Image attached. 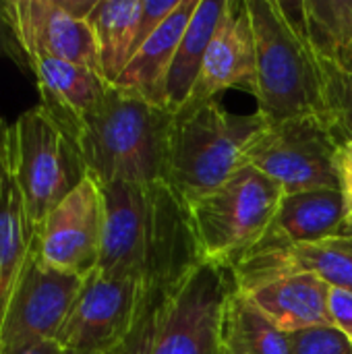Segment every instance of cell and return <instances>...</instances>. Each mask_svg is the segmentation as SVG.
<instances>
[{"label":"cell","instance_id":"cell-1","mask_svg":"<svg viewBox=\"0 0 352 354\" xmlns=\"http://www.w3.org/2000/svg\"><path fill=\"white\" fill-rule=\"evenodd\" d=\"M104 232L98 272L176 292L205 261L189 205L166 185H102Z\"/></svg>","mask_w":352,"mask_h":354},{"label":"cell","instance_id":"cell-2","mask_svg":"<svg viewBox=\"0 0 352 354\" xmlns=\"http://www.w3.org/2000/svg\"><path fill=\"white\" fill-rule=\"evenodd\" d=\"M172 120L174 114L166 108L110 85L77 135L87 174L100 187L166 183Z\"/></svg>","mask_w":352,"mask_h":354},{"label":"cell","instance_id":"cell-3","mask_svg":"<svg viewBox=\"0 0 352 354\" xmlns=\"http://www.w3.org/2000/svg\"><path fill=\"white\" fill-rule=\"evenodd\" d=\"M247 6L255 37V112L266 122L324 116L315 58L295 2L247 0Z\"/></svg>","mask_w":352,"mask_h":354},{"label":"cell","instance_id":"cell-4","mask_svg":"<svg viewBox=\"0 0 352 354\" xmlns=\"http://www.w3.org/2000/svg\"><path fill=\"white\" fill-rule=\"evenodd\" d=\"M266 127L253 114H234L218 97L172 120L166 185L189 205L222 187L239 168L249 141Z\"/></svg>","mask_w":352,"mask_h":354},{"label":"cell","instance_id":"cell-5","mask_svg":"<svg viewBox=\"0 0 352 354\" xmlns=\"http://www.w3.org/2000/svg\"><path fill=\"white\" fill-rule=\"evenodd\" d=\"M6 160L35 228L87 176L77 141L41 104L25 110L8 127Z\"/></svg>","mask_w":352,"mask_h":354},{"label":"cell","instance_id":"cell-6","mask_svg":"<svg viewBox=\"0 0 352 354\" xmlns=\"http://www.w3.org/2000/svg\"><path fill=\"white\" fill-rule=\"evenodd\" d=\"M284 189L253 166L239 168L214 193L189 203L203 259L234 263L270 226Z\"/></svg>","mask_w":352,"mask_h":354},{"label":"cell","instance_id":"cell-7","mask_svg":"<svg viewBox=\"0 0 352 354\" xmlns=\"http://www.w3.org/2000/svg\"><path fill=\"white\" fill-rule=\"evenodd\" d=\"M336 139L324 116H297L266 127L243 151V166H253L276 180L286 195L338 189ZM340 191V189H338Z\"/></svg>","mask_w":352,"mask_h":354},{"label":"cell","instance_id":"cell-8","mask_svg":"<svg viewBox=\"0 0 352 354\" xmlns=\"http://www.w3.org/2000/svg\"><path fill=\"white\" fill-rule=\"evenodd\" d=\"M315 58L324 116L340 143L352 141V0L295 2Z\"/></svg>","mask_w":352,"mask_h":354},{"label":"cell","instance_id":"cell-9","mask_svg":"<svg viewBox=\"0 0 352 354\" xmlns=\"http://www.w3.org/2000/svg\"><path fill=\"white\" fill-rule=\"evenodd\" d=\"M232 288L226 266L203 261L166 303L151 354L222 353V313Z\"/></svg>","mask_w":352,"mask_h":354},{"label":"cell","instance_id":"cell-10","mask_svg":"<svg viewBox=\"0 0 352 354\" xmlns=\"http://www.w3.org/2000/svg\"><path fill=\"white\" fill-rule=\"evenodd\" d=\"M141 301V280L93 270L85 278L56 342L68 353H112L133 330Z\"/></svg>","mask_w":352,"mask_h":354},{"label":"cell","instance_id":"cell-11","mask_svg":"<svg viewBox=\"0 0 352 354\" xmlns=\"http://www.w3.org/2000/svg\"><path fill=\"white\" fill-rule=\"evenodd\" d=\"M83 282L81 276L44 263L33 249L0 326V351L37 340H56Z\"/></svg>","mask_w":352,"mask_h":354},{"label":"cell","instance_id":"cell-12","mask_svg":"<svg viewBox=\"0 0 352 354\" xmlns=\"http://www.w3.org/2000/svg\"><path fill=\"white\" fill-rule=\"evenodd\" d=\"M102 187L87 174L35 228V253L60 272L87 278L100 263Z\"/></svg>","mask_w":352,"mask_h":354},{"label":"cell","instance_id":"cell-13","mask_svg":"<svg viewBox=\"0 0 352 354\" xmlns=\"http://www.w3.org/2000/svg\"><path fill=\"white\" fill-rule=\"evenodd\" d=\"M29 60L52 58L102 75L95 35L87 19L71 15L60 0H4Z\"/></svg>","mask_w":352,"mask_h":354},{"label":"cell","instance_id":"cell-14","mask_svg":"<svg viewBox=\"0 0 352 354\" xmlns=\"http://www.w3.org/2000/svg\"><path fill=\"white\" fill-rule=\"evenodd\" d=\"M226 89L255 93V37L247 0H226L201 75L178 112H193Z\"/></svg>","mask_w":352,"mask_h":354},{"label":"cell","instance_id":"cell-15","mask_svg":"<svg viewBox=\"0 0 352 354\" xmlns=\"http://www.w3.org/2000/svg\"><path fill=\"white\" fill-rule=\"evenodd\" d=\"M228 270L239 290H251L274 278L301 272L319 276L330 288L352 290V239L338 234L278 253L243 255Z\"/></svg>","mask_w":352,"mask_h":354},{"label":"cell","instance_id":"cell-16","mask_svg":"<svg viewBox=\"0 0 352 354\" xmlns=\"http://www.w3.org/2000/svg\"><path fill=\"white\" fill-rule=\"evenodd\" d=\"M344 224V199L338 189L284 193L270 226L245 255H268L338 236Z\"/></svg>","mask_w":352,"mask_h":354},{"label":"cell","instance_id":"cell-17","mask_svg":"<svg viewBox=\"0 0 352 354\" xmlns=\"http://www.w3.org/2000/svg\"><path fill=\"white\" fill-rule=\"evenodd\" d=\"M31 75L39 91V104L77 141L83 122L102 104L110 83L91 68L52 58L31 60Z\"/></svg>","mask_w":352,"mask_h":354},{"label":"cell","instance_id":"cell-18","mask_svg":"<svg viewBox=\"0 0 352 354\" xmlns=\"http://www.w3.org/2000/svg\"><path fill=\"white\" fill-rule=\"evenodd\" d=\"M199 0H180L162 27L131 56L114 87L133 93L158 108H166V81L180 37Z\"/></svg>","mask_w":352,"mask_h":354},{"label":"cell","instance_id":"cell-19","mask_svg":"<svg viewBox=\"0 0 352 354\" xmlns=\"http://www.w3.org/2000/svg\"><path fill=\"white\" fill-rule=\"evenodd\" d=\"M243 292H247L284 334L332 324L328 311L330 284L315 274L301 272L280 276Z\"/></svg>","mask_w":352,"mask_h":354},{"label":"cell","instance_id":"cell-20","mask_svg":"<svg viewBox=\"0 0 352 354\" xmlns=\"http://www.w3.org/2000/svg\"><path fill=\"white\" fill-rule=\"evenodd\" d=\"M33 249L35 226L25 212L6 160L0 168V326Z\"/></svg>","mask_w":352,"mask_h":354},{"label":"cell","instance_id":"cell-21","mask_svg":"<svg viewBox=\"0 0 352 354\" xmlns=\"http://www.w3.org/2000/svg\"><path fill=\"white\" fill-rule=\"evenodd\" d=\"M226 0H199L183 37L176 48L168 81H166V110L176 114L189 100L203 66L207 46L222 19Z\"/></svg>","mask_w":352,"mask_h":354},{"label":"cell","instance_id":"cell-22","mask_svg":"<svg viewBox=\"0 0 352 354\" xmlns=\"http://www.w3.org/2000/svg\"><path fill=\"white\" fill-rule=\"evenodd\" d=\"M222 351L228 354H290L288 334H284L251 299L230 290L222 313Z\"/></svg>","mask_w":352,"mask_h":354},{"label":"cell","instance_id":"cell-23","mask_svg":"<svg viewBox=\"0 0 352 354\" xmlns=\"http://www.w3.org/2000/svg\"><path fill=\"white\" fill-rule=\"evenodd\" d=\"M143 0H98L87 17L95 35L102 77L114 85L135 52Z\"/></svg>","mask_w":352,"mask_h":354},{"label":"cell","instance_id":"cell-24","mask_svg":"<svg viewBox=\"0 0 352 354\" xmlns=\"http://www.w3.org/2000/svg\"><path fill=\"white\" fill-rule=\"evenodd\" d=\"M174 292H164V290H151L143 288V301L139 315L135 319L133 330L129 336L108 354H151L154 353V342L158 334V326L164 313L166 303L170 301Z\"/></svg>","mask_w":352,"mask_h":354},{"label":"cell","instance_id":"cell-25","mask_svg":"<svg viewBox=\"0 0 352 354\" xmlns=\"http://www.w3.org/2000/svg\"><path fill=\"white\" fill-rule=\"evenodd\" d=\"M290 354H352V340L336 326H313L288 334Z\"/></svg>","mask_w":352,"mask_h":354},{"label":"cell","instance_id":"cell-26","mask_svg":"<svg viewBox=\"0 0 352 354\" xmlns=\"http://www.w3.org/2000/svg\"><path fill=\"white\" fill-rule=\"evenodd\" d=\"M180 0H143L141 2V17L135 37V52L162 27V23L172 15ZM133 52V54H135Z\"/></svg>","mask_w":352,"mask_h":354},{"label":"cell","instance_id":"cell-27","mask_svg":"<svg viewBox=\"0 0 352 354\" xmlns=\"http://www.w3.org/2000/svg\"><path fill=\"white\" fill-rule=\"evenodd\" d=\"M0 56L12 60L23 73H31V60L27 52L23 50L19 35L15 31V25L6 12L4 0H0Z\"/></svg>","mask_w":352,"mask_h":354},{"label":"cell","instance_id":"cell-28","mask_svg":"<svg viewBox=\"0 0 352 354\" xmlns=\"http://www.w3.org/2000/svg\"><path fill=\"white\" fill-rule=\"evenodd\" d=\"M336 174H338V189L344 199V214L346 222L352 220V141H344L338 145L336 151Z\"/></svg>","mask_w":352,"mask_h":354},{"label":"cell","instance_id":"cell-29","mask_svg":"<svg viewBox=\"0 0 352 354\" xmlns=\"http://www.w3.org/2000/svg\"><path fill=\"white\" fill-rule=\"evenodd\" d=\"M330 322L352 340V290L330 288L328 297Z\"/></svg>","mask_w":352,"mask_h":354},{"label":"cell","instance_id":"cell-30","mask_svg":"<svg viewBox=\"0 0 352 354\" xmlns=\"http://www.w3.org/2000/svg\"><path fill=\"white\" fill-rule=\"evenodd\" d=\"M0 354H64V351L56 340H37V342L4 348L0 351Z\"/></svg>","mask_w":352,"mask_h":354},{"label":"cell","instance_id":"cell-31","mask_svg":"<svg viewBox=\"0 0 352 354\" xmlns=\"http://www.w3.org/2000/svg\"><path fill=\"white\" fill-rule=\"evenodd\" d=\"M6 139H8V124L0 116V168L6 162Z\"/></svg>","mask_w":352,"mask_h":354},{"label":"cell","instance_id":"cell-32","mask_svg":"<svg viewBox=\"0 0 352 354\" xmlns=\"http://www.w3.org/2000/svg\"><path fill=\"white\" fill-rule=\"evenodd\" d=\"M340 234H344V236H351L352 239V220L344 224V228H342V232H340Z\"/></svg>","mask_w":352,"mask_h":354},{"label":"cell","instance_id":"cell-33","mask_svg":"<svg viewBox=\"0 0 352 354\" xmlns=\"http://www.w3.org/2000/svg\"><path fill=\"white\" fill-rule=\"evenodd\" d=\"M64 354H79V353H68V351H64ZM89 354H102V353H89Z\"/></svg>","mask_w":352,"mask_h":354},{"label":"cell","instance_id":"cell-34","mask_svg":"<svg viewBox=\"0 0 352 354\" xmlns=\"http://www.w3.org/2000/svg\"><path fill=\"white\" fill-rule=\"evenodd\" d=\"M220 354H228V353H226V351H222V353H220Z\"/></svg>","mask_w":352,"mask_h":354}]
</instances>
